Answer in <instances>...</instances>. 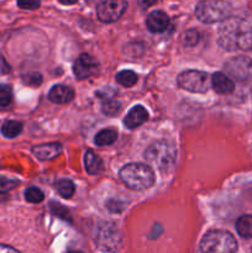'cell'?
<instances>
[{"instance_id": "cell-18", "label": "cell", "mask_w": 252, "mask_h": 253, "mask_svg": "<svg viewBox=\"0 0 252 253\" xmlns=\"http://www.w3.org/2000/svg\"><path fill=\"white\" fill-rule=\"evenodd\" d=\"M116 137H118V132L114 128H105L96 133L94 142L98 146H109L115 142Z\"/></svg>"}, {"instance_id": "cell-14", "label": "cell", "mask_w": 252, "mask_h": 253, "mask_svg": "<svg viewBox=\"0 0 252 253\" xmlns=\"http://www.w3.org/2000/svg\"><path fill=\"white\" fill-rule=\"evenodd\" d=\"M211 85L214 90L219 94H230L234 91L235 83L226 76V74L217 72L212 74L211 77Z\"/></svg>"}, {"instance_id": "cell-29", "label": "cell", "mask_w": 252, "mask_h": 253, "mask_svg": "<svg viewBox=\"0 0 252 253\" xmlns=\"http://www.w3.org/2000/svg\"><path fill=\"white\" fill-rule=\"evenodd\" d=\"M27 78H29L27 79V83L31 84V85H40L42 82V77L40 76L39 73L31 74V76H29Z\"/></svg>"}, {"instance_id": "cell-3", "label": "cell", "mask_w": 252, "mask_h": 253, "mask_svg": "<svg viewBox=\"0 0 252 253\" xmlns=\"http://www.w3.org/2000/svg\"><path fill=\"white\" fill-rule=\"evenodd\" d=\"M175 157L177 151L174 146L165 140L152 143L145 152L146 161L162 173L169 172L174 167Z\"/></svg>"}, {"instance_id": "cell-1", "label": "cell", "mask_w": 252, "mask_h": 253, "mask_svg": "<svg viewBox=\"0 0 252 253\" xmlns=\"http://www.w3.org/2000/svg\"><path fill=\"white\" fill-rule=\"evenodd\" d=\"M219 44L227 51H252V12L224 21L219 30Z\"/></svg>"}, {"instance_id": "cell-15", "label": "cell", "mask_w": 252, "mask_h": 253, "mask_svg": "<svg viewBox=\"0 0 252 253\" xmlns=\"http://www.w3.org/2000/svg\"><path fill=\"white\" fill-rule=\"evenodd\" d=\"M62 146L59 143H43V145L35 146L32 152L35 156L40 158L42 161L46 160H53L54 157L61 153Z\"/></svg>"}, {"instance_id": "cell-2", "label": "cell", "mask_w": 252, "mask_h": 253, "mask_svg": "<svg viewBox=\"0 0 252 253\" xmlns=\"http://www.w3.org/2000/svg\"><path fill=\"white\" fill-rule=\"evenodd\" d=\"M120 178L124 184L132 190H146L155 183V173L150 166L142 163H130L121 168Z\"/></svg>"}, {"instance_id": "cell-17", "label": "cell", "mask_w": 252, "mask_h": 253, "mask_svg": "<svg viewBox=\"0 0 252 253\" xmlns=\"http://www.w3.org/2000/svg\"><path fill=\"white\" fill-rule=\"evenodd\" d=\"M236 230L244 239L252 237V215H244L236 221Z\"/></svg>"}, {"instance_id": "cell-10", "label": "cell", "mask_w": 252, "mask_h": 253, "mask_svg": "<svg viewBox=\"0 0 252 253\" xmlns=\"http://www.w3.org/2000/svg\"><path fill=\"white\" fill-rule=\"evenodd\" d=\"M96 69H98V62L88 53H82L73 64L74 76L79 81H83V79L91 77L95 73Z\"/></svg>"}, {"instance_id": "cell-26", "label": "cell", "mask_w": 252, "mask_h": 253, "mask_svg": "<svg viewBox=\"0 0 252 253\" xmlns=\"http://www.w3.org/2000/svg\"><path fill=\"white\" fill-rule=\"evenodd\" d=\"M16 185H19V182H17V180L0 177V194H1V193L9 192V190H12Z\"/></svg>"}, {"instance_id": "cell-25", "label": "cell", "mask_w": 252, "mask_h": 253, "mask_svg": "<svg viewBox=\"0 0 252 253\" xmlns=\"http://www.w3.org/2000/svg\"><path fill=\"white\" fill-rule=\"evenodd\" d=\"M51 210L56 216L61 217V219L68 220L71 221V215H69V211L64 207H62L61 204H56V203H52L51 204Z\"/></svg>"}, {"instance_id": "cell-11", "label": "cell", "mask_w": 252, "mask_h": 253, "mask_svg": "<svg viewBox=\"0 0 252 253\" xmlns=\"http://www.w3.org/2000/svg\"><path fill=\"white\" fill-rule=\"evenodd\" d=\"M169 25V17L166 12L160 11H152L147 16L146 20V26L153 34H158V32H163Z\"/></svg>"}, {"instance_id": "cell-5", "label": "cell", "mask_w": 252, "mask_h": 253, "mask_svg": "<svg viewBox=\"0 0 252 253\" xmlns=\"http://www.w3.org/2000/svg\"><path fill=\"white\" fill-rule=\"evenodd\" d=\"M231 5L226 1H200L195 7V15L205 24L226 21L231 15Z\"/></svg>"}, {"instance_id": "cell-21", "label": "cell", "mask_w": 252, "mask_h": 253, "mask_svg": "<svg viewBox=\"0 0 252 253\" xmlns=\"http://www.w3.org/2000/svg\"><path fill=\"white\" fill-rule=\"evenodd\" d=\"M56 187H57V192H58L59 195H62L63 198L73 197L74 192H76V187H74V184L71 182V180H67V179L58 180Z\"/></svg>"}, {"instance_id": "cell-23", "label": "cell", "mask_w": 252, "mask_h": 253, "mask_svg": "<svg viewBox=\"0 0 252 253\" xmlns=\"http://www.w3.org/2000/svg\"><path fill=\"white\" fill-rule=\"evenodd\" d=\"M121 104L119 103L118 100H114V99H110V100L103 101V105H101V110L105 115L108 116H114L120 111Z\"/></svg>"}, {"instance_id": "cell-7", "label": "cell", "mask_w": 252, "mask_h": 253, "mask_svg": "<svg viewBox=\"0 0 252 253\" xmlns=\"http://www.w3.org/2000/svg\"><path fill=\"white\" fill-rule=\"evenodd\" d=\"M95 242L103 251L116 252L121 246V235L114 225L106 222L98 227Z\"/></svg>"}, {"instance_id": "cell-19", "label": "cell", "mask_w": 252, "mask_h": 253, "mask_svg": "<svg viewBox=\"0 0 252 253\" xmlns=\"http://www.w3.org/2000/svg\"><path fill=\"white\" fill-rule=\"evenodd\" d=\"M22 125L21 123L15 120H7L2 124L1 126V133L7 138H14L21 132Z\"/></svg>"}, {"instance_id": "cell-24", "label": "cell", "mask_w": 252, "mask_h": 253, "mask_svg": "<svg viewBox=\"0 0 252 253\" xmlns=\"http://www.w3.org/2000/svg\"><path fill=\"white\" fill-rule=\"evenodd\" d=\"M12 90L9 85H0V106H7L11 103Z\"/></svg>"}, {"instance_id": "cell-28", "label": "cell", "mask_w": 252, "mask_h": 253, "mask_svg": "<svg viewBox=\"0 0 252 253\" xmlns=\"http://www.w3.org/2000/svg\"><path fill=\"white\" fill-rule=\"evenodd\" d=\"M19 7L25 10H35L40 6L39 1H19L17 2Z\"/></svg>"}, {"instance_id": "cell-4", "label": "cell", "mask_w": 252, "mask_h": 253, "mask_svg": "<svg viewBox=\"0 0 252 253\" xmlns=\"http://www.w3.org/2000/svg\"><path fill=\"white\" fill-rule=\"evenodd\" d=\"M200 251L203 253H236L237 242L230 232L212 230L202 239Z\"/></svg>"}, {"instance_id": "cell-20", "label": "cell", "mask_w": 252, "mask_h": 253, "mask_svg": "<svg viewBox=\"0 0 252 253\" xmlns=\"http://www.w3.org/2000/svg\"><path fill=\"white\" fill-rule=\"evenodd\" d=\"M116 82L123 86L130 88L137 82V74L132 71H121L116 74Z\"/></svg>"}, {"instance_id": "cell-9", "label": "cell", "mask_w": 252, "mask_h": 253, "mask_svg": "<svg viewBox=\"0 0 252 253\" xmlns=\"http://www.w3.org/2000/svg\"><path fill=\"white\" fill-rule=\"evenodd\" d=\"M127 2L123 0H105L96 6V16L101 22H115L123 16Z\"/></svg>"}, {"instance_id": "cell-12", "label": "cell", "mask_w": 252, "mask_h": 253, "mask_svg": "<svg viewBox=\"0 0 252 253\" xmlns=\"http://www.w3.org/2000/svg\"><path fill=\"white\" fill-rule=\"evenodd\" d=\"M147 119H148L147 110H146L143 106L136 105L128 111L125 120H124V125H125L127 128H130V130H133V128L142 125L143 123H146Z\"/></svg>"}, {"instance_id": "cell-32", "label": "cell", "mask_w": 252, "mask_h": 253, "mask_svg": "<svg viewBox=\"0 0 252 253\" xmlns=\"http://www.w3.org/2000/svg\"><path fill=\"white\" fill-rule=\"evenodd\" d=\"M69 253H82V252H76V251H74V252H69Z\"/></svg>"}, {"instance_id": "cell-22", "label": "cell", "mask_w": 252, "mask_h": 253, "mask_svg": "<svg viewBox=\"0 0 252 253\" xmlns=\"http://www.w3.org/2000/svg\"><path fill=\"white\" fill-rule=\"evenodd\" d=\"M25 199L29 203H32V204H37V203L43 202L44 194L42 193L41 189L36 187H30L27 188L26 192H25Z\"/></svg>"}, {"instance_id": "cell-27", "label": "cell", "mask_w": 252, "mask_h": 253, "mask_svg": "<svg viewBox=\"0 0 252 253\" xmlns=\"http://www.w3.org/2000/svg\"><path fill=\"white\" fill-rule=\"evenodd\" d=\"M199 40V34L195 30H189L184 36V42L187 46H194Z\"/></svg>"}, {"instance_id": "cell-6", "label": "cell", "mask_w": 252, "mask_h": 253, "mask_svg": "<svg viewBox=\"0 0 252 253\" xmlns=\"http://www.w3.org/2000/svg\"><path fill=\"white\" fill-rule=\"evenodd\" d=\"M178 85L192 93H207L210 86V79L205 72L185 71L178 76Z\"/></svg>"}, {"instance_id": "cell-13", "label": "cell", "mask_w": 252, "mask_h": 253, "mask_svg": "<svg viewBox=\"0 0 252 253\" xmlns=\"http://www.w3.org/2000/svg\"><path fill=\"white\" fill-rule=\"evenodd\" d=\"M74 98V90L71 86L58 85L52 86V89L48 93V99L54 104H67Z\"/></svg>"}, {"instance_id": "cell-31", "label": "cell", "mask_w": 252, "mask_h": 253, "mask_svg": "<svg viewBox=\"0 0 252 253\" xmlns=\"http://www.w3.org/2000/svg\"><path fill=\"white\" fill-rule=\"evenodd\" d=\"M61 4H64V5H72V4H76V1H61Z\"/></svg>"}, {"instance_id": "cell-30", "label": "cell", "mask_w": 252, "mask_h": 253, "mask_svg": "<svg viewBox=\"0 0 252 253\" xmlns=\"http://www.w3.org/2000/svg\"><path fill=\"white\" fill-rule=\"evenodd\" d=\"M0 253H19L15 249L10 246H5V245H0Z\"/></svg>"}, {"instance_id": "cell-16", "label": "cell", "mask_w": 252, "mask_h": 253, "mask_svg": "<svg viewBox=\"0 0 252 253\" xmlns=\"http://www.w3.org/2000/svg\"><path fill=\"white\" fill-rule=\"evenodd\" d=\"M84 163H85V170L89 174H98L103 169V161L91 150L86 151Z\"/></svg>"}, {"instance_id": "cell-8", "label": "cell", "mask_w": 252, "mask_h": 253, "mask_svg": "<svg viewBox=\"0 0 252 253\" xmlns=\"http://www.w3.org/2000/svg\"><path fill=\"white\" fill-rule=\"evenodd\" d=\"M225 72L231 78L239 82H249L252 79V59L239 56L231 58L225 64Z\"/></svg>"}]
</instances>
